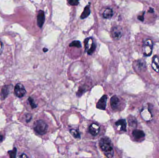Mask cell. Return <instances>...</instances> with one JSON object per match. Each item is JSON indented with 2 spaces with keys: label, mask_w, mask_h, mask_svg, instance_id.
<instances>
[{
  "label": "cell",
  "mask_w": 159,
  "mask_h": 158,
  "mask_svg": "<svg viewBox=\"0 0 159 158\" xmlns=\"http://www.w3.org/2000/svg\"><path fill=\"white\" fill-rule=\"evenodd\" d=\"M45 16L44 11L40 10L37 16V24L39 27H42L43 26V24L44 23Z\"/></svg>",
  "instance_id": "obj_9"
},
{
  "label": "cell",
  "mask_w": 159,
  "mask_h": 158,
  "mask_svg": "<svg viewBox=\"0 0 159 158\" xmlns=\"http://www.w3.org/2000/svg\"><path fill=\"white\" fill-rule=\"evenodd\" d=\"M133 136L134 138L136 140H139L141 138L144 137L145 136V134L143 131L141 130H135L133 131Z\"/></svg>",
  "instance_id": "obj_14"
},
{
  "label": "cell",
  "mask_w": 159,
  "mask_h": 158,
  "mask_svg": "<svg viewBox=\"0 0 159 158\" xmlns=\"http://www.w3.org/2000/svg\"><path fill=\"white\" fill-rule=\"evenodd\" d=\"M111 33L113 38L115 40L120 39L123 35L122 28L120 26H115L113 28Z\"/></svg>",
  "instance_id": "obj_6"
},
{
  "label": "cell",
  "mask_w": 159,
  "mask_h": 158,
  "mask_svg": "<svg viewBox=\"0 0 159 158\" xmlns=\"http://www.w3.org/2000/svg\"><path fill=\"white\" fill-rule=\"evenodd\" d=\"M17 149L14 147V149L11 151H9L8 152V153L10 155V158H16V155Z\"/></svg>",
  "instance_id": "obj_21"
},
{
  "label": "cell",
  "mask_w": 159,
  "mask_h": 158,
  "mask_svg": "<svg viewBox=\"0 0 159 158\" xmlns=\"http://www.w3.org/2000/svg\"><path fill=\"white\" fill-rule=\"evenodd\" d=\"M3 136L0 135V143L3 142Z\"/></svg>",
  "instance_id": "obj_26"
},
{
  "label": "cell",
  "mask_w": 159,
  "mask_h": 158,
  "mask_svg": "<svg viewBox=\"0 0 159 158\" xmlns=\"http://www.w3.org/2000/svg\"><path fill=\"white\" fill-rule=\"evenodd\" d=\"M144 13L143 14H142V16H139L138 17V19L139 20L141 21V22H143L144 20Z\"/></svg>",
  "instance_id": "obj_25"
},
{
  "label": "cell",
  "mask_w": 159,
  "mask_h": 158,
  "mask_svg": "<svg viewBox=\"0 0 159 158\" xmlns=\"http://www.w3.org/2000/svg\"><path fill=\"white\" fill-rule=\"evenodd\" d=\"M120 104V100L116 96H114L110 99V105L113 110H116Z\"/></svg>",
  "instance_id": "obj_11"
},
{
  "label": "cell",
  "mask_w": 159,
  "mask_h": 158,
  "mask_svg": "<svg viewBox=\"0 0 159 158\" xmlns=\"http://www.w3.org/2000/svg\"><path fill=\"white\" fill-rule=\"evenodd\" d=\"M70 46H74V47H76L77 48L81 47V43L80 41H74L70 44Z\"/></svg>",
  "instance_id": "obj_20"
},
{
  "label": "cell",
  "mask_w": 159,
  "mask_h": 158,
  "mask_svg": "<svg viewBox=\"0 0 159 158\" xmlns=\"http://www.w3.org/2000/svg\"><path fill=\"white\" fill-rule=\"evenodd\" d=\"M34 130L40 135H43L47 133L48 125L42 120H38L34 125Z\"/></svg>",
  "instance_id": "obj_2"
},
{
  "label": "cell",
  "mask_w": 159,
  "mask_h": 158,
  "mask_svg": "<svg viewBox=\"0 0 159 158\" xmlns=\"http://www.w3.org/2000/svg\"><path fill=\"white\" fill-rule=\"evenodd\" d=\"M11 85H6L4 86L1 90V98L3 100H4L5 99L7 98L8 94L10 93V90Z\"/></svg>",
  "instance_id": "obj_12"
},
{
  "label": "cell",
  "mask_w": 159,
  "mask_h": 158,
  "mask_svg": "<svg viewBox=\"0 0 159 158\" xmlns=\"http://www.w3.org/2000/svg\"><path fill=\"white\" fill-rule=\"evenodd\" d=\"M152 67L155 71H159V59L157 56H154L153 58Z\"/></svg>",
  "instance_id": "obj_15"
},
{
  "label": "cell",
  "mask_w": 159,
  "mask_h": 158,
  "mask_svg": "<svg viewBox=\"0 0 159 158\" xmlns=\"http://www.w3.org/2000/svg\"><path fill=\"white\" fill-rule=\"evenodd\" d=\"M85 47L87 54L91 55L93 54L96 48V45L93 41L92 38H88L85 41Z\"/></svg>",
  "instance_id": "obj_4"
},
{
  "label": "cell",
  "mask_w": 159,
  "mask_h": 158,
  "mask_svg": "<svg viewBox=\"0 0 159 158\" xmlns=\"http://www.w3.org/2000/svg\"><path fill=\"white\" fill-rule=\"evenodd\" d=\"M128 123H129V126L132 127L136 126V120L134 118V117H128Z\"/></svg>",
  "instance_id": "obj_19"
},
{
  "label": "cell",
  "mask_w": 159,
  "mask_h": 158,
  "mask_svg": "<svg viewBox=\"0 0 159 158\" xmlns=\"http://www.w3.org/2000/svg\"><path fill=\"white\" fill-rule=\"evenodd\" d=\"M91 11L90 9V5H87L84 9L83 12L81 14V19H84L89 16V15L90 14Z\"/></svg>",
  "instance_id": "obj_16"
},
{
  "label": "cell",
  "mask_w": 159,
  "mask_h": 158,
  "mask_svg": "<svg viewBox=\"0 0 159 158\" xmlns=\"http://www.w3.org/2000/svg\"><path fill=\"white\" fill-rule=\"evenodd\" d=\"M100 130L99 125L95 123L91 124L89 128L90 133L93 136H97Z\"/></svg>",
  "instance_id": "obj_10"
},
{
  "label": "cell",
  "mask_w": 159,
  "mask_h": 158,
  "mask_svg": "<svg viewBox=\"0 0 159 158\" xmlns=\"http://www.w3.org/2000/svg\"><path fill=\"white\" fill-rule=\"evenodd\" d=\"M115 125L117 127H120V130L121 131H127V123L125 119H120L115 123Z\"/></svg>",
  "instance_id": "obj_13"
},
{
  "label": "cell",
  "mask_w": 159,
  "mask_h": 158,
  "mask_svg": "<svg viewBox=\"0 0 159 158\" xmlns=\"http://www.w3.org/2000/svg\"><path fill=\"white\" fill-rule=\"evenodd\" d=\"M153 42L150 39H146L144 41L142 45V52L145 56H150L153 52Z\"/></svg>",
  "instance_id": "obj_3"
},
{
  "label": "cell",
  "mask_w": 159,
  "mask_h": 158,
  "mask_svg": "<svg viewBox=\"0 0 159 158\" xmlns=\"http://www.w3.org/2000/svg\"><path fill=\"white\" fill-rule=\"evenodd\" d=\"M26 121L27 123L30 121L31 119H32V115L30 114H27L26 115Z\"/></svg>",
  "instance_id": "obj_24"
},
{
  "label": "cell",
  "mask_w": 159,
  "mask_h": 158,
  "mask_svg": "<svg viewBox=\"0 0 159 158\" xmlns=\"http://www.w3.org/2000/svg\"><path fill=\"white\" fill-rule=\"evenodd\" d=\"M99 145L102 151L108 158H112L114 156V150L110 139L108 137L101 138L99 142Z\"/></svg>",
  "instance_id": "obj_1"
},
{
  "label": "cell",
  "mask_w": 159,
  "mask_h": 158,
  "mask_svg": "<svg viewBox=\"0 0 159 158\" xmlns=\"http://www.w3.org/2000/svg\"><path fill=\"white\" fill-rule=\"evenodd\" d=\"M48 51V49H47V48H45L43 49V51H44V52H46Z\"/></svg>",
  "instance_id": "obj_29"
},
{
  "label": "cell",
  "mask_w": 159,
  "mask_h": 158,
  "mask_svg": "<svg viewBox=\"0 0 159 158\" xmlns=\"http://www.w3.org/2000/svg\"><path fill=\"white\" fill-rule=\"evenodd\" d=\"M29 104H30V106H31L32 108H36V107H37V105L35 104V102H34V101H33V99L32 98L29 97Z\"/></svg>",
  "instance_id": "obj_22"
},
{
  "label": "cell",
  "mask_w": 159,
  "mask_h": 158,
  "mask_svg": "<svg viewBox=\"0 0 159 158\" xmlns=\"http://www.w3.org/2000/svg\"><path fill=\"white\" fill-rule=\"evenodd\" d=\"M148 12H150V13H154V10L153 8H150V9L148 10Z\"/></svg>",
  "instance_id": "obj_28"
},
{
  "label": "cell",
  "mask_w": 159,
  "mask_h": 158,
  "mask_svg": "<svg viewBox=\"0 0 159 158\" xmlns=\"http://www.w3.org/2000/svg\"><path fill=\"white\" fill-rule=\"evenodd\" d=\"M20 157H22V158H28V156L26 155L25 154H23L22 155H20Z\"/></svg>",
  "instance_id": "obj_27"
},
{
  "label": "cell",
  "mask_w": 159,
  "mask_h": 158,
  "mask_svg": "<svg viewBox=\"0 0 159 158\" xmlns=\"http://www.w3.org/2000/svg\"><path fill=\"white\" fill-rule=\"evenodd\" d=\"M108 100L107 96H103L100 99L96 104V108L100 110H105L106 107V102Z\"/></svg>",
  "instance_id": "obj_7"
},
{
  "label": "cell",
  "mask_w": 159,
  "mask_h": 158,
  "mask_svg": "<svg viewBox=\"0 0 159 158\" xmlns=\"http://www.w3.org/2000/svg\"><path fill=\"white\" fill-rule=\"evenodd\" d=\"M68 1L71 6H77L79 3V0H68Z\"/></svg>",
  "instance_id": "obj_23"
},
{
  "label": "cell",
  "mask_w": 159,
  "mask_h": 158,
  "mask_svg": "<svg viewBox=\"0 0 159 158\" xmlns=\"http://www.w3.org/2000/svg\"><path fill=\"white\" fill-rule=\"evenodd\" d=\"M70 132L71 134H72L74 138H76V139H79L81 138L80 134L79 133L78 130L72 129L70 130Z\"/></svg>",
  "instance_id": "obj_18"
},
{
  "label": "cell",
  "mask_w": 159,
  "mask_h": 158,
  "mask_svg": "<svg viewBox=\"0 0 159 158\" xmlns=\"http://www.w3.org/2000/svg\"><path fill=\"white\" fill-rule=\"evenodd\" d=\"M134 68L137 71H141L146 67L145 61L142 60H138L134 62Z\"/></svg>",
  "instance_id": "obj_8"
},
{
  "label": "cell",
  "mask_w": 159,
  "mask_h": 158,
  "mask_svg": "<svg viewBox=\"0 0 159 158\" xmlns=\"http://www.w3.org/2000/svg\"><path fill=\"white\" fill-rule=\"evenodd\" d=\"M113 16V11L111 8H106L103 12V16L105 19H110Z\"/></svg>",
  "instance_id": "obj_17"
},
{
  "label": "cell",
  "mask_w": 159,
  "mask_h": 158,
  "mask_svg": "<svg viewBox=\"0 0 159 158\" xmlns=\"http://www.w3.org/2000/svg\"><path fill=\"white\" fill-rule=\"evenodd\" d=\"M14 93L18 98H22L26 93V90L23 85L20 83H17L14 87Z\"/></svg>",
  "instance_id": "obj_5"
}]
</instances>
